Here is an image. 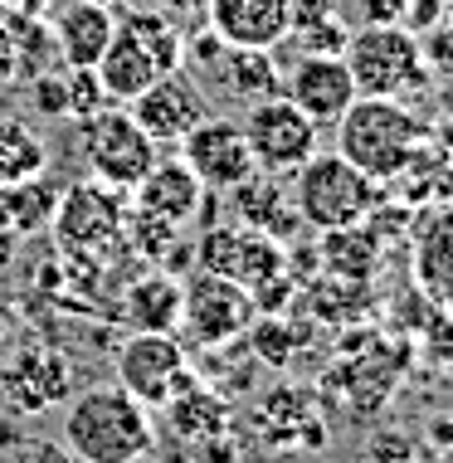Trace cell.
<instances>
[{"label":"cell","instance_id":"obj_11","mask_svg":"<svg viewBox=\"0 0 453 463\" xmlns=\"http://www.w3.org/2000/svg\"><path fill=\"white\" fill-rule=\"evenodd\" d=\"M181 156H185V166L200 176L205 191H234V185H244L259 171L254 152H249L244 122H234V118H205L181 142Z\"/></svg>","mask_w":453,"mask_h":463},{"label":"cell","instance_id":"obj_17","mask_svg":"<svg viewBox=\"0 0 453 463\" xmlns=\"http://www.w3.org/2000/svg\"><path fill=\"white\" fill-rule=\"evenodd\" d=\"M200 200H205V185L185 166V156H156V166L137 181V210H146L156 220H171V224L191 220L200 210Z\"/></svg>","mask_w":453,"mask_h":463},{"label":"cell","instance_id":"obj_7","mask_svg":"<svg viewBox=\"0 0 453 463\" xmlns=\"http://www.w3.org/2000/svg\"><path fill=\"white\" fill-rule=\"evenodd\" d=\"M83 152H88V171L98 181L118 185V191H137V181L156 166L161 146L118 103V108H103L93 118H83Z\"/></svg>","mask_w":453,"mask_h":463},{"label":"cell","instance_id":"obj_5","mask_svg":"<svg viewBox=\"0 0 453 463\" xmlns=\"http://www.w3.org/2000/svg\"><path fill=\"white\" fill-rule=\"evenodd\" d=\"M293 205L297 220H307L312 230H342V224H361L375 210V185L361 166H351L342 152H317L307 166L293 171Z\"/></svg>","mask_w":453,"mask_h":463},{"label":"cell","instance_id":"obj_25","mask_svg":"<svg viewBox=\"0 0 453 463\" xmlns=\"http://www.w3.org/2000/svg\"><path fill=\"white\" fill-rule=\"evenodd\" d=\"M64 89H69V112L73 118H93V112L108 108V93H103V83H98L93 69H69Z\"/></svg>","mask_w":453,"mask_h":463},{"label":"cell","instance_id":"obj_22","mask_svg":"<svg viewBox=\"0 0 453 463\" xmlns=\"http://www.w3.org/2000/svg\"><path fill=\"white\" fill-rule=\"evenodd\" d=\"M420 279H424V288H429L439 303H448V312H453V210H448V215H439L429 224V234H424V244H420Z\"/></svg>","mask_w":453,"mask_h":463},{"label":"cell","instance_id":"obj_15","mask_svg":"<svg viewBox=\"0 0 453 463\" xmlns=\"http://www.w3.org/2000/svg\"><path fill=\"white\" fill-rule=\"evenodd\" d=\"M205 24L234 49H278L293 30L288 0H205Z\"/></svg>","mask_w":453,"mask_h":463},{"label":"cell","instance_id":"obj_10","mask_svg":"<svg viewBox=\"0 0 453 463\" xmlns=\"http://www.w3.org/2000/svg\"><path fill=\"white\" fill-rule=\"evenodd\" d=\"M181 322L195 332V342H205V346L234 342L239 332L254 327V293H249L244 283L224 279V273L200 269V279L185 283Z\"/></svg>","mask_w":453,"mask_h":463},{"label":"cell","instance_id":"obj_26","mask_svg":"<svg viewBox=\"0 0 453 463\" xmlns=\"http://www.w3.org/2000/svg\"><path fill=\"white\" fill-rule=\"evenodd\" d=\"M420 54H424V69L439 73V79H453V24L439 20L434 30L420 34Z\"/></svg>","mask_w":453,"mask_h":463},{"label":"cell","instance_id":"obj_8","mask_svg":"<svg viewBox=\"0 0 453 463\" xmlns=\"http://www.w3.org/2000/svg\"><path fill=\"white\" fill-rule=\"evenodd\" d=\"M127 112L156 146H181L185 137L210 118V103H205V89H200L191 73L171 69V73H161L151 89L137 93L127 103Z\"/></svg>","mask_w":453,"mask_h":463},{"label":"cell","instance_id":"obj_19","mask_svg":"<svg viewBox=\"0 0 453 463\" xmlns=\"http://www.w3.org/2000/svg\"><path fill=\"white\" fill-rule=\"evenodd\" d=\"M181 303H185V283L151 273V279L127 288V312L137 332H175L181 327Z\"/></svg>","mask_w":453,"mask_h":463},{"label":"cell","instance_id":"obj_30","mask_svg":"<svg viewBox=\"0 0 453 463\" xmlns=\"http://www.w3.org/2000/svg\"><path fill=\"white\" fill-rule=\"evenodd\" d=\"M40 108H44V112H69L64 79H40Z\"/></svg>","mask_w":453,"mask_h":463},{"label":"cell","instance_id":"obj_33","mask_svg":"<svg viewBox=\"0 0 453 463\" xmlns=\"http://www.w3.org/2000/svg\"><path fill=\"white\" fill-rule=\"evenodd\" d=\"M103 5H118V0H103Z\"/></svg>","mask_w":453,"mask_h":463},{"label":"cell","instance_id":"obj_3","mask_svg":"<svg viewBox=\"0 0 453 463\" xmlns=\"http://www.w3.org/2000/svg\"><path fill=\"white\" fill-rule=\"evenodd\" d=\"M181 30L156 15V10H142V15H127L118 20V34H112L108 54L93 64L98 83H103L108 103H122L127 108L142 89H151V83L161 79V73L181 69Z\"/></svg>","mask_w":453,"mask_h":463},{"label":"cell","instance_id":"obj_1","mask_svg":"<svg viewBox=\"0 0 453 463\" xmlns=\"http://www.w3.org/2000/svg\"><path fill=\"white\" fill-rule=\"evenodd\" d=\"M64 449L79 463H142L156 449V424L122 385H98L64 410Z\"/></svg>","mask_w":453,"mask_h":463},{"label":"cell","instance_id":"obj_16","mask_svg":"<svg viewBox=\"0 0 453 463\" xmlns=\"http://www.w3.org/2000/svg\"><path fill=\"white\" fill-rule=\"evenodd\" d=\"M112 34H118V10L103 0H73L54 20V49L69 69H93L108 54Z\"/></svg>","mask_w":453,"mask_h":463},{"label":"cell","instance_id":"obj_21","mask_svg":"<svg viewBox=\"0 0 453 463\" xmlns=\"http://www.w3.org/2000/svg\"><path fill=\"white\" fill-rule=\"evenodd\" d=\"M322 264L336 273V279H371L375 269V234L361 224H342V230H322Z\"/></svg>","mask_w":453,"mask_h":463},{"label":"cell","instance_id":"obj_6","mask_svg":"<svg viewBox=\"0 0 453 463\" xmlns=\"http://www.w3.org/2000/svg\"><path fill=\"white\" fill-rule=\"evenodd\" d=\"M244 137H249V152H254L259 171H269V176H293L297 166H307V161L317 156L322 128L288 93H273V98L249 103Z\"/></svg>","mask_w":453,"mask_h":463},{"label":"cell","instance_id":"obj_23","mask_svg":"<svg viewBox=\"0 0 453 463\" xmlns=\"http://www.w3.org/2000/svg\"><path fill=\"white\" fill-rule=\"evenodd\" d=\"M0 200H5V215L15 230H40V224L54 220V210H59V185L40 171V176H30V181L0 185Z\"/></svg>","mask_w":453,"mask_h":463},{"label":"cell","instance_id":"obj_12","mask_svg":"<svg viewBox=\"0 0 453 463\" xmlns=\"http://www.w3.org/2000/svg\"><path fill=\"white\" fill-rule=\"evenodd\" d=\"M200 269L210 273H224V279L244 283L249 293L263 288L269 279H283V249L269 240L263 230H210L200 240Z\"/></svg>","mask_w":453,"mask_h":463},{"label":"cell","instance_id":"obj_27","mask_svg":"<svg viewBox=\"0 0 453 463\" xmlns=\"http://www.w3.org/2000/svg\"><path fill=\"white\" fill-rule=\"evenodd\" d=\"M444 20V0H410V10H405V30L410 34H424V30H434V24Z\"/></svg>","mask_w":453,"mask_h":463},{"label":"cell","instance_id":"obj_14","mask_svg":"<svg viewBox=\"0 0 453 463\" xmlns=\"http://www.w3.org/2000/svg\"><path fill=\"white\" fill-rule=\"evenodd\" d=\"M283 93L293 98V103L317 122V128H336L342 112L361 98L356 79H351V69H346L342 54H307V59H297L293 73L283 79Z\"/></svg>","mask_w":453,"mask_h":463},{"label":"cell","instance_id":"obj_28","mask_svg":"<svg viewBox=\"0 0 453 463\" xmlns=\"http://www.w3.org/2000/svg\"><path fill=\"white\" fill-rule=\"evenodd\" d=\"M410 10V0H366V20L371 24H400Z\"/></svg>","mask_w":453,"mask_h":463},{"label":"cell","instance_id":"obj_4","mask_svg":"<svg viewBox=\"0 0 453 463\" xmlns=\"http://www.w3.org/2000/svg\"><path fill=\"white\" fill-rule=\"evenodd\" d=\"M342 59L351 79H356L361 98H405L429 83L420 34H410L405 24H366V30H356L346 40Z\"/></svg>","mask_w":453,"mask_h":463},{"label":"cell","instance_id":"obj_20","mask_svg":"<svg viewBox=\"0 0 453 463\" xmlns=\"http://www.w3.org/2000/svg\"><path fill=\"white\" fill-rule=\"evenodd\" d=\"M49 166V146L44 137L20 118H0V185L30 181Z\"/></svg>","mask_w":453,"mask_h":463},{"label":"cell","instance_id":"obj_2","mask_svg":"<svg viewBox=\"0 0 453 463\" xmlns=\"http://www.w3.org/2000/svg\"><path fill=\"white\" fill-rule=\"evenodd\" d=\"M424 137H429V128L400 98H356L336 122V152L366 171L375 185H385L400 181L420 161Z\"/></svg>","mask_w":453,"mask_h":463},{"label":"cell","instance_id":"obj_24","mask_svg":"<svg viewBox=\"0 0 453 463\" xmlns=\"http://www.w3.org/2000/svg\"><path fill=\"white\" fill-rule=\"evenodd\" d=\"M288 40H293L297 49V59H307V54H342L346 40H351V30L336 15H322V20H302L288 30ZM283 40V44H288Z\"/></svg>","mask_w":453,"mask_h":463},{"label":"cell","instance_id":"obj_9","mask_svg":"<svg viewBox=\"0 0 453 463\" xmlns=\"http://www.w3.org/2000/svg\"><path fill=\"white\" fill-rule=\"evenodd\" d=\"M185 375V346L171 332H132L118 352V385L146 410L171 405Z\"/></svg>","mask_w":453,"mask_h":463},{"label":"cell","instance_id":"obj_13","mask_svg":"<svg viewBox=\"0 0 453 463\" xmlns=\"http://www.w3.org/2000/svg\"><path fill=\"white\" fill-rule=\"evenodd\" d=\"M122 191L108 181H79L69 191H59V210H54V230L69 249H98L122 230Z\"/></svg>","mask_w":453,"mask_h":463},{"label":"cell","instance_id":"obj_31","mask_svg":"<svg viewBox=\"0 0 453 463\" xmlns=\"http://www.w3.org/2000/svg\"><path fill=\"white\" fill-rule=\"evenodd\" d=\"M293 5V24L302 20H322V15H336V0H288Z\"/></svg>","mask_w":453,"mask_h":463},{"label":"cell","instance_id":"obj_18","mask_svg":"<svg viewBox=\"0 0 453 463\" xmlns=\"http://www.w3.org/2000/svg\"><path fill=\"white\" fill-rule=\"evenodd\" d=\"M210 69L220 73L224 93H230V98H244V103H259V98L283 93L278 64H273L269 49H234V44H224L220 59H210Z\"/></svg>","mask_w":453,"mask_h":463},{"label":"cell","instance_id":"obj_32","mask_svg":"<svg viewBox=\"0 0 453 463\" xmlns=\"http://www.w3.org/2000/svg\"><path fill=\"white\" fill-rule=\"evenodd\" d=\"M444 20L453 24V0H444Z\"/></svg>","mask_w":453,"mask_h":463},{"label":"cell","instance_id":"obj_29","mask_svg":"<svg viewBox=\"0 0 453 463\" xmlns=\"http://www.w3.org/2000/svg\"><path fill=\"white\" fill-rule=\"evenodd\" d=\"M20 463H79V458H73L59 439H44V444H30V449H24Z\"/></svg>","mask_w":453,"mask_h":463}]
</instances>
